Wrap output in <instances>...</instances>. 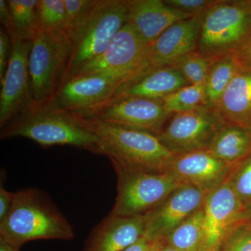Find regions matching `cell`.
Returning <instances> with one entry per match:
<instances>
[{
  "label": "cell",
  "instance_id": "obj_1",
  "mask_svg": "<svg viewBox=\"0 0 251 251\" xmlns=\"http://www.w3.org/2000/svg\"><path fill=\"white\" fill-rule=\"evenodd\" d=\"M16 137L43 147L69 145L105 155L100 140L85 119L58 108L52 99L21 114L1 129V139Z\"/></svg>",
  "mask_w": 251,
  "mask_h": 251
},
{
  "label": "cell",
  "instance_id": "obj_2",
  "mask_svg": "<svg viewBox=\"0 0 251 251\" xmlns=\"http://www.w3.org/2000/svg\"><path fill=\"white\" fill-rule=\"evenodd\" d=\"M74 229L47 193L37 188L15 193L14 202L0 222V240L21 249L31 241L70 240Z\"/></svg>",
  "mask_w": 251,
  "mask_h": 251
},
{
  "label": "cell",
  "instance_id": "obj_3",
  "mask_svg": "<svg viewBox=\"0 0 251 251\" xmlns=\"http://www.w3.org/2000/svg\"><path fill=\"white\" fill-rule=\"evenodd\" d=\"M100 140L112 166L132 171L165 174L173 154L157 135L95 118H85Z\"/></svg>",
  "mask_w": 251,
  "mask_h": 251
},
{
  "label": "cell",
  "instance_id": "obj_4",
  "mask_svg": "<svg viewBox=\"0 0 251 251\" xmlns=\"http://www.w3.org/2000/svg\"><path fill=\"white\" fill-rule=\"evenodd\" d=\"M251 36L249 0H218L201 16L197 52L216 60L233 54Z\"/></svg>",
  "mask_w": 251,
  "mask_h": 251
},
{
  "label": "cell",
  "instance_id": "obj_5",
  "mask_svg": "<svg viewBox=\"0 0 251 251\" xmlns=\"http://www.w3.org/2000/svg\"><path fill=\"white\" fill-rule=\"evenodd\" d=\"M127 19V0H99L88 21L72 42L63 81L103 53L126 24Z\"/></svg>",
  "mask_w": 251,
  "mask_h": 251
},
{
  "label": "cell",
  "instance_id": "obj_6",
  "mask_svg": "<svg viewBox=\"0 0 251 251\" xmlns=\"http://www.w3.org/2000/svg\"><path fill=\"white\" fill-rule=\"evenodd\" d=\"M113 167L117 175L116 201L110 212L114 215H145L182 186L166 173L152 174Z\"/></svg>",
  "mask_w": 251,
  "mask_h": 251
},
{
  "label": "cell",
  "instance_id": "obj_7",
  "mask_svg": "<svg viewBox=\"0 0 251 251\" xmlns=\"http://www.w3.org/2000/svg\"><path fill=\"white\" fill-rule=\"evenodd\" d=\"M71 53V44L39 30L31 41L29 56L33 98L36 105L53 99L62 84Z\"/></svg>",
  "mask_w": 251,
  "mask_h": 251
},
{
  "label": "cell",
  "instance_id": "obj_8",
  "mask_svg": "<svg viewBox=\"0 0 251 251\" xmlns=\"http://www.w3.org/2000/svg\"><path fill=\"white\" fill-rule=\"evenodd\" d=\"M149 46L127 23L103 53L82 66L70 77L108 74L123 79L126 85L143 72Z\"/></svg>",
  "mask_w": 251,
  "mask_h": 251
},
{
  "label": "cell",
  "instance_id": "obj_9",
  "mask_svg": "<svg viewBox=\"0 0 251 251\" xmlns=\"http://www.w3.org/2000/svg\"><path fill=\"white\" fill-rule=\"evenodd\" d=\"M125 83L108 74L75 75L63 81L52 100L63 110L90 118L115 99Z\"/></svg>",
  "mask_w": 251,
  "mask_h": 251
},
{
  "label": "cell",
  "instance_id": "obj_10",
  "mask_svg": "<svg viewBox=\"0 0 251 251\" xmlns=\"http://www.w3.org/2000/svg\"><path fill=\"white\" fill-rule=\"evenodd\" d=\"M224 123L215 110L202 107L173 115L158 137L174 155L206 150Z\"/></svg>",
  "mask_w": 251,
  "mask_h": 251
},
{
  "label": "cell",
  "instance_id": "obj_11",
  "mask_svg": "<svg viewBox=\"0 0 251 251\" xmlns=\"http://www.w3.org/2000/svg\"><path fill=\"white\" fill-rule=\"evenodd\" d=\"M11 57L1 83L0 127L36 106L29 72L31 41L11 39Z\"/></svg>",
  "mask_w": 251,
  "mask_h": 251
},
{
  "label": "cell",
  "instance_id": "obj_12",
  "mask_svg": "<svg viewBox=\"0 0 251 251\" xmlns=\"http://www.w3.org/2000/svg\"><path fill=\"white\" fill-rule=\"evenodd\" d=\"M171 116L165 108L163 99L124 97L112 99L92 117L158 136Z\"/></svg>",
  "mask_w": 251,
  "mask_h": 251
},
{
  "label": "cell",
  "instance_id": "obj_13",
  "mask_svg": "<svg viewBox=\"0 0 251 251\" xmlns=\"http://www.w3.org/2000/svg\"><path fill=\"white\" fill-rule=\"evenodd\" d=\"M204 251H218L226 234L234 226L251 221V214L242 205L227 180L208 193L204 201Z\"/></svg>",
  "mask_w": 251,
  "mask_h": 251
},
{
  "label": "cell",
  "instance_id": "obj_14",
  "mask_svg": "<svg viewBox=\"0 0 251 251\" xmlns=\"http://www.w3.org/2000/svg\"><path fill=\"white\" fill-rule=\"evenodd\" d=\"M206 193L191 185L176 188L156 208L145 214L144 237L151 241L166 238L204 205Z\"/></svg>",
  "mask_w": 251,
  "mask_h": 251
},
{
  "label": "cell",
  "instance_id": "obj_15",
  "mask_svg": "<svg viewBox=\"0 0 251 251\" xmlns=\"http://www.w3.org/2000/svg\"><path fill=\"white\" fill-rule=\"evenodd\" d=\"M232 166L206 149L174 155L166 174L181 185H191L208 194L227 180Z\"/></svg>",
  "mask_w": 251,
  "mask_h": 251
},
{
  "label": "cell",
  "instance_id": "obj_16",
  "mask_svg": "<svg viewBox=\"0 0 251 251\" xmlns=\"http://www.w3.org/2000/svg\"><path fill=\"white\" fill-rule=\"evenodd\" d=\"M201 16L179 21L163 31L149 46L143 71L138 77L153 69L173 66L197 51Z\"/></svg>",
  "mask_w": 251,
  "mask_h": 251
},
{
  "label": "cell",
  "instance_id": "obj_17",
  "mask_svg": "<svg viewBox=\"0 0 251 251\" xmlns=\"http://www.w3.org/2000/svg\"><path fill=\"white\" fill-rule=\"evenodd\" d=\"M146 216L125 217L110 213L87 237L82 251H122L144 237Z\"/></svg>",
  "mask_w": 251,
  "mask_h": 251
},
{
  "label": "cell",
  "instance_id": "obj_18",
  "mask_svg": "<svg viewBox=\"0 0 251 251\" xmlns=\"http://www.w3.org/2000/svg\"><path fill=\"white\" fill-rule=\"evenodd\" d=\"M128 19L149 46L175 23L194 17L167 5L164 0H127Z\"/></svg>",
  "mask_w": 251,
  "mask_h": 251
},
{
  "label": "cell",
  "instance_id": "obj_19",
  "mask_svg": "<svg viewBox=\"0 0 251 251\" xmlns=\"http://www.w3.org/2000/svg\"><path fill=\"white\" fill-rule=\"evenodd\" d=\"M175 67L169 66L153 69L123 86L115 98L139 97L162 99L179 89L189 85Z\"/></svg>",
  "mask_w": 251,
  "mask_h": 251
},
{
  "label": "cell",
  "instance_id": "obj_20",
  "mask_svg": "<svg viewBox=\"0 0 251 251\" xmlns=\"http://www.w3.org/2000/svg\"><path fill=\"white\" fill-rule=\"evenodd\" d=\"M215 110L224 123L247 128L251 122V72L241 69L236 74Z\"/></svg>",
  "mask_w": 251,
  "mask_h": 251
},
{
  "label": "cell",
  "instance_id": "obj_21",
  "mask_svg": "<svg viewBox=\"0 0 251 251\" xmlns=\"http://www.w3.org/2000/svg\"><path fill=\"white\" fill-rule=\"evenodd\" d=\"M208 150L221 161L234 165L251 153V135L244 127L224 123Z\"/></svg>",
  "mask_w": 251,
  "mask_h": 251
},
{
  "label": "cell",
  "instance_id": "obj_22",
  "mask_svg": "<svg viewBox=\"0 0 251 251\" xmlns=\"http://www.w3.org/2000/svg\"><path fill=\"white\" fill-rule=\"evenodd\" d=\"M241 69L233 54L211 61L204 84L206 107L215 110L225 90Z\"/></svg>",
  "mask_w": 251,
  "mask_h": 251
},
{
  "label": "cell",
  "instance_id": "obj_23",
  "mask_svg": "<svg viewBox=\"0 0 251 251\" xmlns=\"http://www.w3.org/2000/svg\"><path fill=\"white\" fill-rule=\"evenodd\" d=\"M204 238L202 206L161 240L179 251H204Z\"/></svg>",
  "mask_w": 251,
  "mask_h": 251
},
{
  "label": "cell",
  "instance_id": "obj_24",
  "mask_svg": "<svg viewBox=\"0 0 251 251\" xmlns=\"http://www.w3.org/2000/svg\"><path fill=\"white\" fill-rule=\"evenodd\" d=\"M7 3L12 18L11 39L32 41L39 30L36 18L38 0H7Z\"/></svg>",
  "mask_w": 251,
  "mask_h": 251
},
{
  "label": "cell",
  "instance_id": "obj_25",
  "mask_svg": "<svg viewBox=\"0 0 251 251\" xmlns=\"http://www.w3.org/2000/svg\"><path fill=\"white\" fill-rule=\"evenodd\" d=\"M36 18L39 30L69 42L65 31L64 0H38Z\"/></svg>",
  "mask_w": 251,
  "mask_h": 251
},
{
  "label": "cell",
  "instance_id": "obj_26",
  "mask_svg": "<svg viewBox=\"0 0 251 251\" xmlns=\"http://www.w3.org/2000/svg\"><path fill=\"white\" fill-rule=\"evenodd\" d=\"M171 115L206 107L204 86L189 85L162 99Z\"/></svg>",
  "mask_w": 251,
  "mask_h": 251
},
{
  "label": "cell",
  "instance_id": "obj_27",
  "mask_svg": "<svg viewBox=\"0 0 251 251\" xmlns=\"http://www.w3.org/2000/svg\"><path fill=\"white\" fill-rule=\"evenodd\" d=\"M227 181L242 205L251 214V153L234 163Z\"/></svg>",
  "mask_w": 251,
  "mask_h": 251
},
{
  "label": "cell",
  "instance_id": "obj_28",
  "mask_svg": "<svg viewBox=\"0 0 251 251\" xmlns=\"http://www.w3.org/2000/svg\"><path fill=\"white\" fill-rule=\"evenodd\" d=\"M99 0H64L66 35L71 44L90 18Z\"/></svg>",
  "mask_w": 251,
  "mask_h": 251
},
{
  "label": "cell",
  "instance_id": "obj_29",
  "mask_svg": "<svg viewBox=\"0 0 251 251\" xmlns=\"http://www.w3.org/2000/svg\"><path fill=\"white\" fill-rule=\"evenodd\" d=\"M211 60L196 52L187 54L173 64L190 85H203L205 84Z\"/></svg>",
  "mask_w": 251,
  "mask_h": 251
},
{
  "label": "cell",
  "instance_id": "obj_30",
  "mask_svg": "<svg viewBox=\"0 0 251 251\" xmlns=\"http://www.w3.org/2000/svg\"><path fill=\"white\" fill-rule=\"evenodd\" d=\"M218 251H251V221H244L232 227Z\"/></svg>",
  "mask_w": 251,
  "mask_h": 251
},
{
  "label": "cell",
  "instance_id": "obj_31",
  "mask_svg": "<svg viewBox=\"0 0 251 251\" xmlns=\"http://www.w3.org/2000/svg\"><path fill=\"white\" fill-rule=\"evenodd\" d=\"M218 0H164L167 5L192 16H201Z\"/></svg>",
  "mask_w": 251,
  "mask_h": 251
},
{
  "label": "cell",
  "instance_id": "obj_32",
  "mask_svg": "<svg viewBox=\"0 0 251 251\" xmlns=\"http://www.w3.org/2000/svg\"><path fill=\"white\" fill-rule=\"evenodd\" d=\"M12 41L5 29L0 31V80H2L11 57Z\"/></svg>",
  "mask_w": 251,
  "mask_h": 251
},
{
  "label": "cell",
  "instance_id": "obj_33",
  "mask_svg": "<svg viewBox=\"0 0 251 251\" xmlns=\"http://www.w3.org/2000/svg\"><path fill=\"white\" fill-rule=\"evenodd\" d=\"M243 70L251 72V36L233 54Z\"/></svg>",
  "mask_w": 251,
  "mask_h": 251
},
{
  "label": "cell",
  "instance_id": "obj_34",
  "mask_svg": "<svg viewBox=\"0 0 251 251\" xmlns=\"http://www.w3.org/2000/svg\"><path fill=\"white\" fill-rule=\"evenodd\" d=\"M15 193L5 189L4 183L0 186V222L5 219L14 202Z\"/></svg>",
  "mask_w": 251,
  "mask_h": 251
},
{
  "label": "cell",
  "instance_id": "obj_35",
  "mask_svg": "<svg viewBox=\"0 0 251 251\" xmlns=\"http://www.w3.org/2000/svg\"><path fill=\"white\" fill-rule=\"evenodd\" d=\"M0 21L10 37L13 36L12 18L7 1L0 0Z\"/></svg>",
  "mask_w": 251,
  "mask_h": 251
},
{
  "label": "cell",
  "instance_id": "obj_36",
  "mask_svg": "<svg viewBox=\"0 0 251 251\" xmlns=\"http://www.w3.org/2000/svg\"><path fill=\"white\" fill-rule=\"evenodd\" d=\"M157 241H151L142 237L134 244L122 251H153L156 249Z\"/></svg>",
  "mask_w": 251,
  "mask_h": 251
},
{
  "label": "cell",
  "instance_id": "obj_37",
  "mask_svg": "<svg viewBox=\"0 0 251 251\" xmlns=\"http://www.w3.org/2000/svg\"><path fill=\"white\" fill-rule=\"evenodd\" d=\"M156 251H179L170 247L169 245L163 242V240L157 241Z\"/></svg>",
  "mask_w": 251,
  "mask_h": 251
},
{
  "label": "cell",
  "instance_id": "obj_38",
  "mask_svg": "<svg viewBox=\"0 0 251 251\" xmlns=\"http://www.w3.org/2000/svg\"><path fill=\"white\" fill-rule=\"evenodd\" d=\"M0 251H20V249L12 247L6 242L0 240Z\"/></svg>",
  "mask_w": 251,
  "mask_h": 251
},
{
  "label": "cell",
  "instance_id": "obj_39",
  "mask_svg": "<svg viewBox=\"0 0 251 251\" xmlns=\"http://www.w3.org/2000/svg\"><path fill=\"white\" fill-rule=\"evenodd\" d=\"M247 129L249 130V133H250V134L251 135V122H250V124H249V126H248Z\"/></svg>",
  "mask_w": 251,
  "mask_h": 251
},
{
  "label": "cell",
  "instance_id": "obj_40",
  "mask_svg": "<svg viewBox=\"0 0 251 251\" xmlns=\"http://www.w3.org/2000/svg\"><path fill=\"white\" fill-rule=\"evenodd\" d=\"M249 3H250L251 6V0H249Z\"/></svg>",
  "mask_w": 251,
  "mask_h": 251
},
{
  "label": "cell",
  "instance_id": "obj_41",
  "mask_svg": "<svg viewBox=\"0 0 251 251\" xmlns=\"http://www.w3.org/2000/svg\"><path fill=\"white\" fill-rule=\"evenodd\" d=\"M156 247H157V245H156ZM156 249H155V250L153 251H156Z\"/></svg>",
  "mask_w": 251,
  "mask_h": 251
}]
</instances>
